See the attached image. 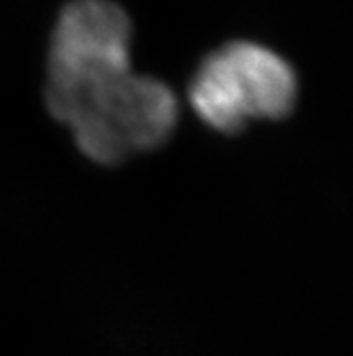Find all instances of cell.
<instances>
[{"mask_svg":"<svg viewBox=\"0 0 353 356\" xmlns=\"http://www.w3.org/2000/svg\"><path fill=\"white\" fill-rule=\"evenodd\" d=\"M187 99L209 128L234 135L249 122L290 115L298 103V75L275 49L234 41L200 62Z\"/></svg>","mask_w":353,"mask_h":356,"instance_id":"1","label":"cell"},{"mask_svg":"<svg viewBox=\"0 0 353 356\" xmlns=\"http://www.w3.org/2000/svg\"><path fill=\"white\" fill-rule=\"evenodd\" d=\"M132 24L111 0H75L58 17L49 47L47 107L60 122L85 99L130 73Z\"/></svg>","mask_w":353,"mask_h":356,"instance_id":"2","label":"cell"},{"mask_svg":"<svg viewBox=\"0 0 353 356\" xmlns=\"http://www.w3.org/2000/svg\"><path fill=\"white\" fill-rule=\"evenodd\" d=\"M177 120L175 92L164 81L130 71L94 92L64 124L89 160L117 165L166 143Z\"/></svg>","mask_w":353,"mask_h":356,"instance_id":"3","label":"cell"}]
</instances>
